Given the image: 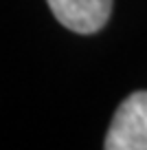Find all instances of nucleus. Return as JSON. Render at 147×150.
I'll return each instance as SVG.
<instances>
[{"instance_id":"1","label":"nucleus","mask_w":147,"mask_h":150,"mask_svg":"<svg viewBox=\"0 0 147 150\" xmlns=\"http://www.w3.org/2000/svg\"><path fill=\"white\" fill-rule=\"evenodd\" d=\"M106 150H147V91L132 93L114 112Z\"/></svg>"},{"instance_id":"2","label":"nucleus","mask_w":147,"mask_h":150,"mask_svg":"<svg viewBox=\"0 0 147 150\" xmlns=\"http://www.w3.org/2000/svg\"><path fill=\"white\" fill-rule=\"evenodd\" d=\"M53 16L66 29L90 35L106 27L112 11V0H46Z\"/></svg>"}]
</instances>
